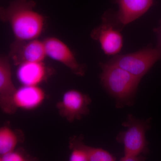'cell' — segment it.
<instances>
[{"label": "cell", "instance_id": "52a82bcc", "mask_svg": "<svg viewBox=\"0 0 161 161\" xmlns=\"http://www.w3.org/2000/svg\"><path fill=\"white\" fill-rule=\"evenodd\" d=\"M9 57L16 66L26 62L43 61L47 57L43 41L38 39L15 40L10 46Z\"/></svg>", "mask_w": 161, "mask_h": 161}, {"label": "cell", "instance_id": "ba28073f", "mask_svg": "<svg viewBox=\"0 0 161 161\" xmlns=\"http://www.w3.org/2000/svg\"><path fill=\"white\" fill-rule=\"evenodd\" d=\"M17 88L15 86L12 77L10 58L5 55L0 58V107L6 114H14L17 111L14 103L13 98Z\"/></svg>", "mask_w": 161, "mask_h": 161}, {"label": "cell", "instance_id": "8fae6325", "mask_svg": "<svg viewBox=\"0 0 161 161\" xmlns=\"http://www.w3.org/2000/svg\"><path fill=\"white\" fill-rule=\"evenodd\" d=\"M18 66L17 78L22 86H39L52 74L43 61L26 62Z\"/></svg>", "mask_w": 161, "mask_h": 161}, {"label": "cell", "instance_id": "6da1fadb", "mask_svg": "<svg viewBox=\"0 0 161 161\" xmlns=\"http://www.w3.org/2000/svg\"><path fill=\"white\" fill-rule=\"evenodd\" d=\"M36 6L34 0H13L0 8V19L10 26L15 40H34L42 34L45 18L36 10Z\"/></svg>", "mask_w": 161, "mask_h": 161}, {"label": "cell", "instance_id": "7a4b0ae2", "mask_svg": "<svg viewBox=\"0 0 161 161\" xmlns=\"http://www.w3.org/2000/svg\"><path fill=\"white\" fill-rule=\"evenodd\" d=\"M101 81L116 102V106H131L134 102L141 79L114 64L100 63Z\"/></svg>", "mask_w": 161, "mask_h": 161}, {"label": "cell", "instance_id": "9c48e42d", "mask_svg": "<svg viewBox=\"0 0 161 161\" xmlns=\"http://www.w3.org/2000/svg\"><path fill=\"white\" fill-rule=\"evenodd\" d=\"M91 37L99 42L104 53L108 56L117 55L122 48V36L109 20L103 19V23L92 31Z\"/></svg>", "mask_w": 161, "mask_h": 161}, {"label": "cell", "instance_id": "2e32d148", "mask_svg": "<svg viewBox=\"0 0 161 161\" xmlns=\"http://www.w3.org/2000/svg\"><path fill=\"white\" fill-rule=\"evenodd\" d=\"M30 160L29 156L23 150H15L4 155L0 156V161H26Z\"/></svg>", "mask_w": 161, "mask_h": 161}, {"label": "cell", "instance_id": "ac0fdd59", "mask_svg": "<svg viewBox=\"0 0 161 161\" xmlns=\"http://www.w3.org/2000/svg\"><path fill=\"white\" fill-rule=\"evenodd\" d=\"M154 32L157 37V47L161 49V19L160 21L159 26L154 29Z\"/></svg>", "mask_w": 161, "mask_h": 161}, {"label": "cell", "instance_id": "4fadbf2b", "mask_svg": "<svg viewBox=\"0 0 161 161\" xmlns=\"http://www.w3.org/2000/svg\"><path fill=\"white\" fill-rule=\"evenodd\" d=\"M23 135L20 131L14 130L8 126L0 128V156L15 150L19 143L23 142Z\"/></svg>", "mask_w": 161, "mask_h": 161}, {"label": "cell", "instance_id": "e0dca14e", "mask_svg": "<svg viewBox=\"0 0 161 161\" xmlns=\"http://www.w3.org/2000/svg\"><path fill=\"white\" fill-rule=\"evenodd\" d=\"M142 157L140 155H136L134 154H125L123 157L120 158L121 161H142L145 159Z\"/></svg>", "mask_w": 161, "mask_h": 161}, {"label": "cell", "instance_id": "3957f363", "mask_svg": "<svg viewBox=\"0 0 161 161\" xmlns=\"http://www.w3.org/2000/svg\"><path fill=\"white\" fill-rule=\"evenodd\" d=\"M160 60L161 49L156 47L127 54L116 55L107 63L119 67L141 80Z\"/></svg>", "mask_w": 161, "mask_h": 161}, {"label": "cell", "instance_id": "277c9868", "mask_svg": "<svg viewBox=\"0 0 161 161\" xmlns=\"http://www.w3.org/2000/svg\"><path fill=\"white\" fill-rule=\"evenodd\" d=\"M122 125L126 130L119 132L116 140L124 145V153L140 155L147 153L148 148L146 132L150 127L149 120H141L129 115Z\"/></svg>", "mask_w": 161, "mask_h": 161}, {"label": "cell", "instance_id": "5bb4252c", "mask_svg": "<svg viewBox=\"0 0 161 161\" xmlns=\"http://www.w3.org/2000/svg\"><path fill=\"white\" fill-rule=\"evenodd\" d=\"M81 137H74L69 141L71 153L70 161H88L86 145L82 142Z\"/></svg>", "mask_w": 161, "mask_h": 161}, {"label": "cell", "instance_id": "5b68a950", "mask_svg": "<svg viewBox=\"0 0 161 161\" xmlns=\"http://www.w3.org/2000/svg\"><path fill=\"white\" fill-rule=\"evenodd\" d=\"M92 100L89 95L75 89L68 90L56 105L61 117L69 122L80 120L89 112Z\"/></svg>", "mask_w": 161, "mask_h": 161}, {"label": "cell", "instance_id": "7c38bea8", "mask_svg": "<svg viewBox=\"0 0 161 161\" xmlns=\"http://www.w3.org/2000/svg\"><path fill=\"white\" fill-rule=\"evenodd\" d=\"M45 98V92L39 86H22L16 91L13 101L17 109L31 111L40 106Z\"/></svg>", "mask_w": 161, "mask_h": 161}, {"label": "cell", "instance_id": "9a60e30c", "mask_svg": "<svg viewBox=\"0 0 161 161\" xmlns=\"http://www.w3.org/2000/svg\"><path fill=\"white\" fill-rule=\"evenodd\" d=\"M88 161H114L115 158L109 152L101 148L87 146Z\"/></svg>", "mask_w": 161, "mask_h": 161}, {"label": "cell", "instance_id": "8992f818", "mask_svg": "<svg viewBox=\"0 0 161 161\" xmlns=\"http://www.w3.org/2000/svg\"><path fill=\"white\" fill-rule=\"evenodd\" d=\"M43 42L47 57L62 64L75 75L84 76L85 66L78 62L74 53L66 43L55 37H48Z\"/></svg>", "mask_w": 161, "mask_h": 161}, {"label": "cell", "instance_id": "30bf717a", "mask_svg": "<svg viewBox=\"0 0 161 161\" xmlns=\"http://www.w3.org/2000/svg\"><path fill=\"white\" fill-rule=\"evenodd\" d=\"M119 9L115 14V25L125 26L143 15L153 5L154 0H113Z\"/></svg>", "mask_w": 161, "mask_h": 161}]
</instances>
